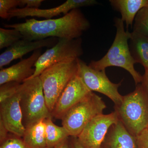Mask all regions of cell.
Segmentation results:
<instances>
[{
  "mask_svg": "<svg viewBox=\"0 0 148 148\" xmlns=\"http://www.w3.org/2000/svg\"><path fill=\"white\" fill-rule=\"evenodd\" d=\"M7 29H17L23 39L36 41L49 38L72 40L81 38L90 27L89 21L79 9L69 12L57 18L38 20L27 19L24 23L5 24Z\"/></svg>",
  "mask_w": 148,
  "mask_h": 148,
  "instance_id": "6da1fadb",
  "label": "cell"
},
{
  "mask_svg": "<svg viewBox=\"0 0 148 148\" xmlns=\"http://www.w3.org/2000/svg\"><path fill=\"white\" fill-rule=\"evenodd\" d=\"M116 34L113 42L106 55L98 61H91L88 66L99 71H106L111 66L119 67L126 70L131 75L136 85L141 83L143 76L136 71L128 45L131 33L125 31L124 22L121 18H114Z\"/></svg>",
  "mask_w": 148,
  "mask_h": 148,
  "instance_id": "7a4b0ae2",
  "label": "cell"
},
{
  "mask_svg": "<svg viewBox=\"0 0 148 148\" xmlns=\"http://www.w3.org/2000/svg\"><path fill=\"white\" fill-rule=\"evenodd\" d=\"M119 120L127 131L137 136L148 127V98L141 83L134 91L123 97L119 106H114Z\"/></svg>",
  "mask_w": 148,
  "mask_h": 148,
  "instance_id": "3957f363",
  "label": "cell"
},
{
  "mask_svg": "<svg viewBox=\"0 0 148 148\" xmlns=\"http://www.w3.org/2000/svg\"><path fill=\"white\" fill-rule=\"evenodd\" d=\"M18 92L25 128L51 116L47 106L39 76L25 81L21 84Z\"/></svg>",
  "mask_w": 148,
  "mask_h": 148,
  "instance_id": "277c9868",
  "label": "cell"
},
{
  "mask_svg": "<svg viewBox=\"0 0 148 148\" xmlns=\"http://www.w3.org/2000/svg\"><path fill=\"white\" fill-rule=\"evenodd\" d=\"M77 59L49 66L39 76L47 106L51 114L67 85L78 73Z\"/></svg>",
  "mask_w": 148,
  "mask_h": 148,
  "instance_id": "5b68a950",
  "label": "cell"
},
{
  "mask_svg": "<svg viewBox=\"0 0 148 148\" xmlns=\"http://www.w3.org/2000/svg\"><path fill=\"white\" fill-rule=\"evenodd\" d=\"M107 108L101 97L91 92L69 110L62 118V126L70 137H77L92 119Z\"/></svg>",
  "mask_w": 148,
  "mask_h": 148,
  "instance_id": "8992f818",
  "label": "cell"
},
{
  "mask_svg": "<svg viewBox=\"0 0 148 148\" xmlns=\"http://www.w3.org/2000/svg\"><path fill=\"white\" fill-rule=\"evenodd\" d=\"M82 43L81 38L72 40L58 39L54 46L40 56L35 65L34 73L29 79L39 76L45 69L54 64L79 58L83 54Z\"/></svg>",
  "mask_w": 148,
  "mask_h": 148,
  "instance_id": "52a82bcc",
  "label": "cell"
},
{
  "mask_svg": "<svg viewBox=\"0 0 148 148\" xmlns=\"http://www.w3.org/2000/svg\"><path fill=\"white\" fill-rule=\"evenodd\" d=\"M78 75L90 91L102 93L119 106L121 103L123 96L119 92L118 89L123 80L118 84L114 83L109 79L106 71H99L90 68L84 61L77 59Z\"/></svg>",
  "mask_w": 148,
  "mask_h": 148,
  "instance_id": "ba28073f",
  "label": "cell"
},
{
  "mask_svg": "<svg viewBox=\"0 0 148 148\" xmlns=\"http://www.w3.org/2000/svg\"><path fill=\"white\" fill-rule=\"evenodd\" d=\"M116 111L101 114L92 119L77 137L84 148H100L109 129L119 121Z\"/></svg>",
  "mask_w": 148,
  "mask_h": 148,
  "instance_id": "9c48e42d",
  "label": "cell"
},
{
  "mask_svg": "<svg viewBox=\"0 0 148 148\" xmlns=\"http://www.w3.org/2000/svg\"><path fill=\"white\" fill-rule=\"evenodd\" d=\"M98 4L95 0H67L61 5L49 9L16 8L12 10L8 14V20L13 17L23 18L27 17H38L46 19H51L63 14L66 15L69 12L83 7L91 6Z\"/></svg>",
  "mask_w": 148,
  "mask_h": 148,
  "instance_id": "30bf717a",
  "label": "cell"
},
{
  "mask_svg": "<svg viewBox=\"0 0 148 148\" xmlns=\"http://www.w3.org/2000/svg\"><path fill=\"white\" fill-rule=\"evenodd\" d=\"M91 92L77 73L61 93L51 112V116L61 120L69 110Z\"/></svg>",
  "mask_w": 148,
  "mask_h": 148,
  "instance_id": "8fae6325",
  "label": "cell"
},
{
  "mask_svg": "<svg viewBox=\"0 0 148 148\" xmlns=\"http://www.w3.org/2000/svg\"><path fill=\"white\" fill-rule=\"evenodd\" d=\"M0 119L9 132L22 138L26 128L23 123L18 90L12 97L0 103Z\"/></svg>",
  "mask_w": 148,
  "mask_h": 148,
  "instance_id": "7c38bea8",
  "label": "cell"
},
{
  "mask_svg": "<svg viewBox=\"0 0 148 148\" xmlns=\"http://www.w3.org/2000/svg\"><path fill=\"white\" fill-rule=\"evenodd\" d=\"M58 39L49 38L42 40L29 41L19 40L8 47L0 55V68L8 65L14 60L22 58L24 55L32 51L41 49L43 47H53L58 42Z\"/></svg>",
  "mask_w": 148,
  "mask_h": 148,
  "instance_id": "4fadbf2b",
  "label": "cell"
},
{
  "mask_svg": "<svg viewBox=\"0 0 148 148\" xmlns=\"http://www.w3.org/2000/svg\"><path fill=\"white\" fill-rule=\"evenodd\" d=\"M41 49L35 51L29 58L0 71V85L6 83H23L34 73L35 65L41 55Z\"/></svg>",
  "mask_w": 148,
  "mask_h": 148,
  "instance_id": "5bb4252c",
  "label": "cell"
},
{
  "mask_svg": "<svg viewBox=\"0 0 148 148\" xmlns=\"http://www.w3.org/2000/svg\"><path fill=\"white\" fill-rule=\"evenodd\" d=\"M100 148H138L136 138L119 121L110 127Z\"/></svg>",
  "mask_w": 148,
  "mask_h": 148,
  "instance_id": "9a60e30c",
  "label": "cell"
},
{
  "mask_svg": "<svg viewBox=\"0 0 148 148\" xmlns=\"http://www.w3.org/2000/svg\"><path fill=\"white\" fill-rule=\"evenodd\" d=\"M109 2L112 7L121 13V20L125 22L127 28L132 27L138 12L148 4V0H110Z\"/></svg>",
  "mask_w": 148,
  "mask_h": 148,
  "instance_id": "2e32d148",
  "label": "cell"
},
{
  "mask_svg": "<svg viewBox=\"0 0 148 148\" xmlns=\"http://www.w3.org/2000/svg\"><path fill=\"white\" fill-rule=\"evenodd\" d=\"M130 53L135 64L139 63L148 71V38L132 32L129 40Z\"/></svg>",
  "mask_w": 148,
  "mask_h": 148,
  "instance_id": "e0dca14e",
  "label": "cell"
},
{
  "mask_svg": "<svg viewBox=\"0 0 148 148\" xmlns=\"http://www.w3.org/2000/svg\"><path fill=\"white\" fill-rule=\"evenodd\" d=\"M22 139L30 148L47 147L44 120L26 128Z\"/></svg>",
  "mask_w": 148,
  "mask_h": 148,
  "instance_id": "ac0fdd59",
  "label": "cell"
},
{
  "mask_svg": "<svg viewBox=\"0 0 148 148\" xmlns=\"http://www.w3.org/2000/svg\"><path fill=\"white\" fill-rule=\"evenodd\" d=\"M52 117L44 119L45 125V136L47 147L54 148L58 144L70 137L69 133L63 126L53 123Z\"/></svg>",
  "mask_w": 148,
  "mask_h": 148,
  "instance_id": "d6986e66",
  "label": "cell"
},
{
  "mask_svg": "<svg viewBox=\"0 0 148 148\" xmlns=\"http://www.w3.org/2000/svg\"><path fill=\"white\" fill-rule=\"evenodd\" d=\"M23 39L21 32L17 29L0 28V49L9 47Z\"/></svg>",
  "mask_w": 148,
  "mask_h": 148,
  "instance_id": "ffe728a7",
  "label": "cell"
},
{
  "mask_svg": "<svg viewBox=\"0 0 148 148\" xmlns=\"http://www.w3.org/2000/svg\"><path fill=\"white\" fill-rule=\"evenodd\" d=\"M132 32L148 38V4L141 9L136 15Z\"/></svg>",
  "mask_w": 148,
  "mask_h": 148,
  "instance_id": "44dd1931",
  "label": "cell"
},
{
  "mask_svg": "<svg viewBox=\"0 0 148 148\" xmlns=\"http://www.w3.org/2000/svg\"><path fill=\"white\" fill-rule=\"evenodd\" d=\"M21 84L18 82H9L1 85L0 103H2L16 94Z\"/></svg>",
  "mask_w": 148,
  "mask_h": 148,
  "instance_id": "7402d4cb",
  "label": "cell"
},
{
  "mask_svg": "<svg viewBox=\"0 0 148 148\" xmlns=\"http://www.w3.org/2000/svg\"><path fill=\"white\" fill-rule=\"evenodd\" d=\"M0 148H30L25 144L22 138L12 134L2 144Z\"/></svg>",
  "mask_w": 148,
  "mask_h": 148,
  "instance_id": "603a6c76",
  "label": "cell"
},
{
  "mask_svg": "<svg viewBox=\"0 0 148 148\" xmlns=\"http://www.w3.org/2000/svg\"><path fill=\"white\" fill-rule=\"evenodd\" d=\"M19 0H0V16L8 19L9 12L19 6Z\"/></svg>",
  "mask_w": 148,
  "mask_h": 148,
  "instance_id": "cb8c5ba5",
  "label": "cell"
},
{
  "mask_svg": "<svg viewBox=\"0 0 148 148\" xmlns=\"http://www.w3.org/2000/svg\"><path fill=\"white\" fill-rule=\"evenodd\" d=\"M138 148H148V127L135 136Z\"/></svg>",
  "mask_w": 148,
  "mask_h": 148,
  "instance_id": "d4e9b609",
  "label": "cell"
},
{
  "mask_svg": "<svg viewBox=\"0 0 148 148\" xmlns=\"http://www.w3.org/2000/svg\"><path fill=\"white\" fill-rule=\"evenodd\" d=\"M44 0H19L20 8H39Z\"/></svg>",
  "mask_w": 148,
  "mask_h": 148,
  "instance_id": "484cf974",
  "label": "cell"
},
{
  "mask_svg": "<svg viewBox=\"0 0 148 148\" xmlns=\"http://www.w3.org/2000/svg\"><path fill=\"white\" fill-rule=\"evenodd\" d=\"M8 132L2 121L0 119V144L3 143L8 138Z\"/></svg>",
  "mask_w": 148,
  "mask_h": 148,
  "instance_id": "4316f807",
  "label": "cell"
},
{
  "mask_svg": "<svg viewBox=\"0 0 148 148\" xmlns=\"http://www.w3.org/2000/svg\"><path fill=\"white\" fill-rule=\"evenodd\" d=\"M141 84L148 98V71H145V73L143 76V79Z\"/></svg>",
  "mask_w": 148,
  "mask_h": 148,
  "instance_id": "83f0119b",
  "label": "cell"
},
{
  "mask_svg": "<svg viewBox=\"0 0 148 148\" xmlns=\"http://www.w3.org/2000/svg\"><path fill=\"white\" fill-rule=\"evenodd\" d=\"M70 148H84L81 145L77 137H70L69 138Z\"/></svg>",
  "mask_w": 148,
  "mask_h": 148,
  "instance_id": "f1b7e54d",
  "label": "cell"
},
{
  "mask_svg": "<svg viewBox=\"0 0 148 148\" xmlns=\"http://www.w3.org/2000/svg\"><path fill=\"white\" fill-rule=\"evenodd\" d=\"M69 138L64 140L54 148H70L69 145Z\"/></svg>",
  "mask_w": 148,
  "mask_h": 148,
  "instance_id": "f546056e",
  "label": "cell"
},
{
  "mask_svg": "<svg viewBox=\"0 0 148 148\" xmlns=\"http://www.w3.org/2000/svg\"><path fill=\"white\" fill-rule=\"evenodd\" d=\"M48 148V147H47V148Z\"/></svg>",
  "mask_w": 148,
  "mask_h": 148,
  "instance_id": "4dcf8cb0",
  "label": "cell"
}]
</instances>
